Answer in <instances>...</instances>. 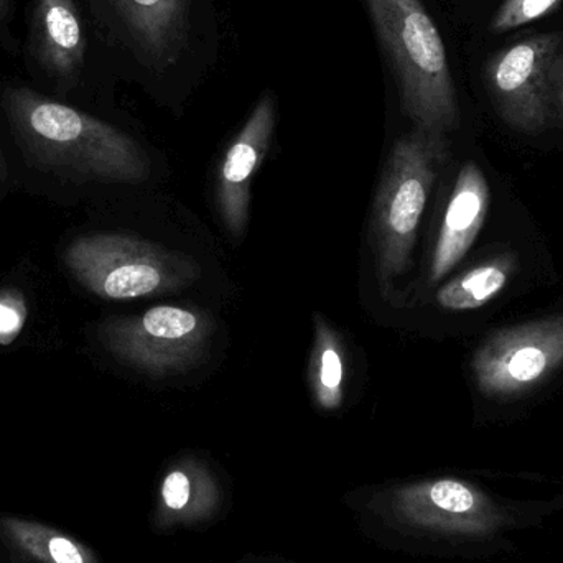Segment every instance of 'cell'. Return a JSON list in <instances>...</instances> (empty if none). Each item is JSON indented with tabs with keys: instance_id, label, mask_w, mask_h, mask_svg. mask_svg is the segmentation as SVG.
<instances>
[{
	"instance_id": "cell-1",
	"label": "cell",
	"mask_w": 563,
	"mask_h": 563,
	"mask_svg": "<svg viewBox=\"0 0 563 563\" xmlns=\"http://www.w3.org/2000/svg\"><path fill=\"white\" fill-rule=\"evenodd\" d=\"M5 108L23 147L40 167L76 180L137 184L147 177L141 147L99 119L29 89L9 92Z\"/></svg>"
},
{
	"instance_id": "cell-2",
	"label": "cell",
	"mask_w": 563,
	"mask_h": 563,
	"mask_svg": "<svg viewBox=\"0 0 563 563\" xmlns=\"http://www.w3.org/2000/svg\"><path fill=\"white\" fill-rule=\"evenodd\" d=\"M416 128L446 134L459 124V101L442 35L422 0H366Z\"/></svg>"
},
{
	"instance_id": "cell-3",
	"label": "cell",
	"mask_w": 563,
	"mask_h": 563,
	"mask_svg": "<svg viewBox=\"0 0 563 563\" xmlns=\"http://www.w3.org/2000/svg\"><path fill=\"white\" fill-rule=\"evenodd\" d=\"M446 157L445 134L420 128L400 137L390 152L373 218L377 274L384 287L409 267L427 200Z\"/></svg>"
},
{
	"instance_id": "cell-4",
	"label": "cell",
	"mask_w": 563,
	"mask_h": 563,
	"mask_svg": "<svg viewBox=\"0 0 563 563\" xmlns=\"http://www.w3.org/2000/svg\"><path fill=\"white\" fill-rule=\"evenodd\" d=\"M63 261L79 285L104 300L168 294L200 276L197 264L188 257L128 234L76 238Z\"/></svg>"
},
{
	"instance_id": "cell-5",
	"label": "cell",
	"mask_w": 563,
	"mask_h": 563,
	"mask_svg": "<svg viewBox=\"0 0 563 563\" xmlns=\"http://www.w3.org/2000/svg\"><path fill=\"white\" fill-rule=\"evenodd\" d=\"M211 334L213 321L205 311L178 305L111 318L99 328V340L112 356L152 376L197 366L207 354Z\"/></svg>"
},
{
	"instance_id": "cell-6",
	"label": "cell",
	"mask_w": 563,
	"mask_h": 563,
	"mask_svg": "<svg viewBox=\"0 0 563 563\" xmlns=\"http://www.w3.org/2000/svg\"><path fill=\"white\" fill-rule=\"evenodd\" d=\"M562 42L561 33L528 36L486 63V88L509 128L528 134L544 131L551 115L552 69Z\"/></svg>"
},
{
	"instance_id": "cell-7",
	"label": "cell",
	"mask_w": 563,
	"mask_h": 563,
	"mask_svg": "<svg viewBox=\"0 0 563 563\" xmlns=\"http://www.w3.org/2000/svg\"><path fill=\"white\" fill-rule=\"evenodd\" d=\"M563 364V314L499 331L473 356L479 393L511 397L544 383Z\"/></svg>"
},
{
	"instance_id": "cell-8",
	"label": "cell",
	"mask_w": 563,
	"mask_h": 563,
	"mask_svg": "<svg viewBox=\"0 0 563 563\" xmlns=\"http://www.w3.org/2000/svg\"><path fill=\"white\" fill-rule=\"evenodd\" d=\"M276 128V101L266 95L231 142L221 162L217 205L224 227L233 236H243L250 220L251 184L263 164Z\"/></svg>"
},
{
	"instance_id": "cell-9",
	"label": "cell",
	"mask_w": 563,
	"mask_h": 563,
	"mask_svg": "<svg viewBox=\"0 0 563 563\" xmlns=\"http://www.w3.org/2000/svg\"><path fill=\"white\" fill-rule=\"evenodd\" d=\"M489 210V185L478 165H463L446 205L439 240L430 264V284H437L466 256L485 224Z\"/></svg>"
},
{
	"instance_id": "cell-10",
	"label": "cell",
	"mask_w": 563,
	"mask_h": 563,
	"mask_svg": "<svg viewBox=\"0 0 563 563\" xmlns=\"http://www.w3.org/2000/svg\"><path fill=\"white\" fill-rule=\"evenodd\" d=\"M0 563H101L68 532L35 519L0 515Z\"/></svg>"
},
{
	"instance_id": "cell-11",
	"label": "cell",
	"mask_w": 563,
	"mask_h": 563,
	"mask_svg": "<svg viewBox=\"0 0 563 563\" xmlns=\"http://www.w3.org/2000/svg\"><path fill=\"white\" fill-rule=\"evenodd\" d=\"M132 38L157 62H165L184 43L187 0H109Z\"/></svg>"
},
{
	"instance_id": "cell-12",
	"label": "cell",
	"mask_w": 563,
	"mask_h": 563,
	"mask_svg": "<svg viewBox=\"0 0 563 563\" xmlns=\"http://www.w3.org/2000/svg\"><path fill=\"white\" fill-rule=\"evenodd\" d=\"M220 501L211 473L197 460H185L165 475L158 496L157 525H197L214 515Z\"/></svg>"
},
{
	"instance_id": "cell-13",
	"label": "cell",
	"mask_w": 563,
	"mask_h": 563,
	"mask_svg": "<svg viewBox=\"0 0 563 563\" xmlns=\"http://www.w3.org/2000/svg\"><path fill=\"white\" fill-rule=\"evenodd\" d=\"M35 36L43 65L62 79L82 65L85 36L73 0H36Z\"/></svg>"
},
{
	"instance_id": "cell-14",
	"label": "cell",
	"mask_w": 563,
	"mask_h": 563,
	"mask_svg": "<svg viewBox=\"0 0 563 563\" xmlns=\"http://www.w3.org/2000/svg\"><path fill=\"white\" fill-rule=\"evenodd\" d=\"M515 271L516 257L512 254L493 257L442 285L437 291V303L450 311L485 307L505 290Z\"/></svg>"
},
{
	"instance_id": "cell-15",
	"label": "cell",
	"mask_w": 563,
	"mask_h": 563,
	"mask_svg": "<svg viewBox=\"0 0 563 563\" xmlns=\"http://www.w3.org/2000/svg\"><path fill=\"white\" fill-rule=\"evenodd\" d=\"M310 384L321 409H340L344 399V347L323 317L314 318Z\"/></svg>"
},
{
	"instance_id": "cell-16",
	"label": "cell",
	"mask_w": 563,
	"mask_h": 563,
	"mask_svg": "<svg viewBox=\"0 0 563 563\" xmlns=\"http://www.w3.org/2000/svg\"><path fill=\"white\" fill-rule=\"evenodd\" d=\"M562 0H505L492 20V32L506 33L554 12Z\"/></svg>"
},
{
	"instance_id": "cell-17",
	"label": "cell",
	"mask_w": 563,
	"mask_h": 563,
	"mask_svg": "<svg viewBox=\"0 0 563 563\" xmlns=\"http://www.w3.org/2000/svg\"><path fill=\"white\" fill-rule=\"evenodd\" d=\"M23 303L12 291L0 294V341L12 340L23 324Z\"/></svg>"
},
{
	"instance_id": "cell-18",
	"label": "cell",
	"mask_w": 563,
	"mask_h": 563,
	"mask_svg": "<svg viewBox=\"0 0 563 563\" xmlns=\"http://www.w3.org/2000/svg\"><path fill=\"white\" fill-rule=\"evenodd\" d=\"M552 102L563 119V52L559 53L552 69Z\"/></svg>"
},
{
	"instance_id": "cell-19",
	"label": "cell",
	"mask_w": 563,
	"mask_h": 563,
	"mask_svg": "<svg viewBox=\"0 0 563 563\" xmlns=\"http://www.w3.org/2000/svg\"><path fill=\"white\" fill-rule=\"evenodd\" d=\"M3 177V165L2 162H0V180H2Z\"/></svg>"
},
{
	"instance_id": "cell-20",
	"label": "cell",
	"mask_w": 563,
	"mask_h": 563,
	"mask_svg": "<svg viewBox=\"0 0 563 563\" xmlns=\"http://www.w3.org/2000/svg\"><path fill=\"white\" fill-rule=\"evenodd\" d=\"M3 2H5V0H0V10H2Z\"/></svg>"
}]
</instances>
